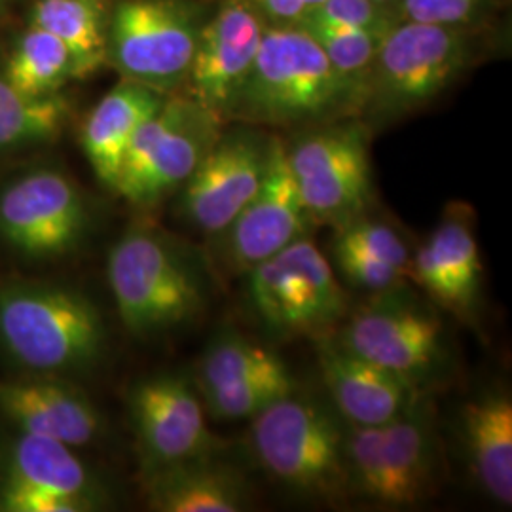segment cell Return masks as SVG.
<instances>
[{
	"label": "cell",
	"instance_id": "cell-16",
	"mask_svg": "<svg viewBox=\"0 0 512 512\" xmlns=\"http://www.w3.org/2000/svg\"><path fill=\"white\" fill-rule=\"evenodd\" d=\"M129 420L141 471L217 452L220 440L207 425L202 395L184 374L139 380L128 395Z\"/></svg>",
	"mask_w": 512,
	"mask_h": 512
},
{
	"label": "cell",
	"instance_id": "cell-13",
	"mask_svg": "<svg viewBox=\"0 0 512 512\" xmlns=\"http://www.w3.org/2000/svg\"><path fill=\"white\" fill-rule=\"evenodd\" d=\"M88 226L82 190L59 169H31L0 190V245L16 255H69L86 238Z\"/></svg>",
	"mask_w": 512,
	"mask_h": 512
},
{
	"label": "cell",
	"instance_id": "cell-30",
	"mask_svg": "<svg viewBox=\"0 0 512 512\" xmlns=\"http://www.w3.org/2000/svg\"><path fill=\"white\" fill-rule=\"evenodd\" d=\"M334 241L346 243L365 253L384 258L404 270L410 277V260L412 251L401 236V232L384 220L372 219L368 213L349 220L346 224L334 226Z\"/></svg>",
	"mask_w": 512,
	"mask_h": 512
},
{
	"label": "cell",
	"instance_id": "cell-8",
	"mask_svg": "<svg viewBox=\"0 0 512 512\" xmlns=\"http://www.w3.org/2000/svg\"><path fill=\"white\" fill-rule=\"evenodd\" d=\"M245 275L251 308L277 336L321 340L348 313V294L310 234Z\"/></svg>",
	"mask_w": 512,
	"mask_h": 512
},
{
	"label": "cell",
	"instance_id": "cell-35",
	"mask_svg": "<svg viewBox=\"0 0 512 512\" xmlns=\"http://www.w3.org/2000/svg\"><path fill=\"white\" fill-rule=\"evenodd\" d=\"M323 2H325V0H306V4L310 6V10L311 8H315V6H319V4H323Z\"/></svg>",
	"mask_w": 512,
	"mask_h": 512
},
{
	"label": "cell",
	"instance_id": "cell-26",
	"mask_svg": "<svg viewBox=\"0 0 512 512\" xmlns=\"http://www.w3.org/2000/svg\"><path fill=\"white\" fill-rule=\"evenodd\" d=\"M291 372L287 363L270 348L238 332L215 336L202 353L194 384L200 395L258 376Z\"/></svg>",
	"mask_w": 512,
	"mask_h": 512
},
{
	"label": "cell",
	"instance_id": "cell-32",
	"mask_svg": "<svg viewBox=\"0 0 512 512\" xmlns=\"http://www.w3.org/2000/svg\"><path fill=\"white\" fill-rule=\"evenodd\" d=\"M308 16L342 23L382 37L403 21L399 6H389L378 0H325L311 8Z\"/></svg>",
	"mask_w": 512,
	"mask_h": 512
},
{
	"label": "cell",
	"instance_id": "cell-11",
	"mask_svg": "<svg viewBox=\"0 0 512 512\" xmlns=\"http://www.w3.org/2000/svg\"><path fill=\"white\" fill-rule=\"evenodd\" d=\"M76 448L12 429L0 437V511L90 512L107 505Z\"/></svg>",
	"mask_w": 512,
	"mask_h": 512
},
{
	"label": "cell",
	"instance_id": "cell-1",
	"mask_svg": "<svg viewBox=\"0 0 512 512\" xmlns=\"http://www.w3.org/2000/svg\"><path fill=\"white\" fill-rule=\"evenodd\" d=\"M340 118H357L355 105L319 44L300 25H266L226 124L317 126Z\"/></svg>",
	"mask_w": 512,
	"mask_h": 512
},
{
	"label": "cell",
	"instance_id": "cell-21",
	"mask_svg": "<svg viewBox=\"0 0 512 512\" xmlns=\"http://www.w3.org/2000/svg\"><path fill=\"white\" fill-rule=\"evenodd\" d=\"M148 509L158 512H241L253 505L245 473L219 458V450L141 471Z\"/></svg>",
	"mask_w": 512,
	"mask_h": 512
},
{
	"label": "cell",
	"instance_id": "cell-33",
	"mask_svg": "<svg viewBox=\"0 0 512 512\" xmlns=\"http://www.w3.org/2000/svg\"><path fill=\"white\" fill-rule=\"evenodd\" d=\"M488 4L490 0H401L399 8L406 21L467 29Z\"/></svg>",
	"mask_w": 512,
	"mask_h": 512
},
{
	"label": "cell",
	"instance_id": "cell-36",
	"mask_svg": "<svg viewBox=\"0 0 512 512\" xmlns=\"http://www.w3.org/2000/svg\"><path fill=\"white\" fill-rule=\"evenodd\" d=\"M378 2H382V4H389V6H399V2H401V0H378Z\"/></svg>",
	"mask_w": 512,
	"mask_h": 512
},
{
	"label": "cell",
	"instance_id": "cell-29",
	"mask_svg": "<svg viewBox=\"0 0 512 512\" xmlns=\"http://www.w3.org/2000/svg\"><path fill=\"white\" fill-rule=\"evenodd\" d=\"M296 387L293 374L258 376L239 384L226 385L203 393L205 412L215 421L253 420L266 406L275 403Z\"/></svg>",
	"mask_w": 512,
	"mask_h": 512
},
{
	"label": "cell",
	"instance_id": "cell-20",
	"mask_svg": "<svg viewBox=\"0 0 512 512\" xmlns=\"http://www.w3.org/2000/svg\"><path fill=\"white\" fill-rule=\"evenodd\" d=\"M317 361L330 401L351 425H385L425 397L420 385L355 355L334 334L317 340Z\"/></svg>",
	"mask_w": 512,
	"mask_h": 512
},
{
	"label": "cell",
	"instance_id": "cell-14",
	"mask_svg": "<svg viewBox=\"0 0 512 512\" xmlns=\"http://www.w3.org/2000/svg\"><path fill=\"white\" fill-rule=\"evenodd\" d=\"M272 139L255 128L222 129L179 190L181 219L207 238L220 234L264 181Z\"/></svg>",
	"mask_w": 512,
	"mask_h": 512
},
{
	"label": "cell",
	"instance_id": "cell-15",
	"mask_svg": "<svg viewBox=\"0 0 512 512\" xmlns=\"http://www.w3.org/2000/svg\"><path fill=\"white\" fill-rule=\"evenodd\" d=\"M313 228L287 162L285 143L272 139L266 177L238 217L213 236V253L226 274H247Z\"/></svg>",
	"mask_w": 512,
	"mask_h": 512
},
{
	"label": "cell",
	"instance_id": "cell-25",
	"mask_svg": "<svg viewBox=\"0 0 512 512\" xmlns=\"http://www.w3.org/2000/svg\"><path fill=\"white\" fill-rule=\"evenodd\" d=\"M71 107L61 93L29 95L0 73V156L54 143L67 126Z\"/></svg>",
	"mask_w": 512,
	"mask_h": 512
},
{
	"label": "cell",
	"instance_id": "cell-7",
	"mask_svg": "<svg viewBox=\"0 0 512 512\" xmlns=\"http://www.w3.org/2000/svg\"><path fill=\"white\" fill-rule=\"evenodd\" d=\"M370 128L359 118H340L285 143L302 205L313 226H340L368 213L374 202Z\"/></svg>",
	"mask_w": 512,
	"mask_h": 512
},
{
	"label": "cell",
	"instance_id": "cell-4",
	"mask_svg": "<svg viewBox=\"0 0 512 512\" xmlns=\"http://www.w3.org/2000/svg\"><path fill=\"white\" fill-rule=\"evenodd\" d=\"M344 435V420L298 389L251 420L260 467L294 494L332 505L349 497Z\"/></svg>",
	"mask_w": 512,
	"mask_h": 512
},
{
	"label": "cell",
	"instance_id": "cell-27",
	"mask_svg": "<svg viewBox=\"0 0 512 512\" xmlns=\"http://www.w3.org/2000/svg\"><path fill=\"white\" fill-rule=\"evenodd\" d=\"M4 78L29 95H54L74 80L69 50L50 33L33 27L19 38L4 67Z\"/></svg>",
	"mask_w": 512,
	"mask_h": 512
},
{
	"label": "cell",
	"instance_id": "cell-18",
	"mask_svg": "<svg viewBox=\"0 0 512 512\" xmlns=\"http://www.w3.org/2000/svg\"><path fill=\"white\" fill-rule=\"evenodd\" d=\"M266 23L247 0H220L205 21L188 74V95L222 122L253 67Z\"/></svg>",
	"mask_w": 512,
	"mask_h": 512
},
{
	"label": "cell",
	"instance_id": "cell-6",
	"mask_svg": "<svg viewBox=\"0 0 512 512\" xmlns=\"http://www.w3.org/2000/svg\"><path fill=\"white\" fill-rule=\"evenodd\" d=\"M471 61L473 42L465 29L403 19L382 38L370 67L363 122L384 126L429 105Z\"/></svg>",
	"mask_w": 512,
	"mask_h": 512
},
{
	"label": "cell",
	"instance_id": "cell-10",
	"mask_svg": "<svg viewBox=\"0 0 512 512\" xmlns=\"http://www.w3.org/2000/svg\"><path fill=\"white\" fill-rule=\"evenodd\" d=\"M188 0H122L109 18L107 63L124 80L171 95L188 82L202 33Z\"/></svg>",
	"mask_w": 512,
	"mask_h": 512
},
{
	"label": "cell",
	"instance_id": "cell-2",
	"mask_svg": "<svg viewBox=\"0 0 512 512\" xmlns=\"http://www.w3.org/2000/svg\"><path fill=\"white\" fill-rule=\"evenodd\" d=\"M105 348L103 315L86 294L50 281L0 283V349L23 374L76 376Z\"/></svg>",
	"mask_w": 512,
	"mask_h": 512
},
{
	"label": "cell",
	"instance_id": "cell-24",
	"mask_svg": "<svg viewBox=\"0 0 512 512\" xmlns=\"http://www.w3.org/2000/svg\"><path fill=\"white\" fill-rule=\"evenodd\" d=\"M109 18L105 0H37L31 25L69 50L74 80H82L107 65Z\"/></svg>",
	"mask_w": 512,
	"mask_h": 512
},
{
	"label": "cell",
	"instance_id": "cell-9",
	"mask_svg": "<svg viewBox=\"0 0 512 512\" xmlns=\"http://www.w3.org/2000/svg\"><path fill=\"white\" fill-rule=\"evenodd\" d=\"M226 122L188 93H171L129 143L114 192L139 209H152L181 190Z\"/></svg>",
	"mask_w": 512,
	"mask_h": 512
},
{
	"label": "cell",
	"instance_id": "cell-19",
	"mask_svg": "<svg viewBox=\"0 0 512 512\" xmlns=\"http://www.w3.org/2000/svg\"><path fill=\"white\" fill-rule=\"evenodd\" d=\"M0 416L12 429L84 448L101 439L105 421L69 378L25 374L0 380Z\"/></svg>",
	"mask_w": 512,
	"mask_h": 512
},
{
	"label": "cell",
	"instance_id": "cell-31",
	"mask_svg": "<svg viewBox=\"0 0 512 512\" xmlns=\"http://www.w3.org/2000/svg\"><path fill=\"white\" fill-rule=\"evenodd\" d=\"M330 255L334 262L332 268L342 275L351 287L361 291L384 293L406 285V279H410L404 270L384 258L370 255L334 239L330 241Z\"/></svg>",
	"mask_w": 512,
	"mask_h": 512
},
{
	"label": "cell",
	"instance_id": "cell-22",
	"mask_svg": "<svg viewBox=\"0 0 512 512\" xmlns=\"http://www.w3.org/2000/svg\"><path fill=\"white\" fill-rule=\"evenodd\" d=\"M459 437L480 490L503 507L512 505V399L490 389L463 404Z\"/></svg>",
	"mask_w": 512,
	"mask_h": 512
},
{
	"label": "cell",
	"instance_id": "cell-5",
	"mask_svg": "<svg viewBox=\"0 0 512 512\" xmlns=\"http://www.w3.org/2000/svg\"><path fill=\"white\" fill-rule=\"evenodd\" d=\"M344 450L349 495L378 507H418L439 486V439L427 397L385 425L346 423Z\"/></svg>",
	"mask_w": 512,
	"mask_h": 512
},
{
	"label": "cell",
	"instance_id": "cell-17",
	"mask_svg": "<svg viewBox=\"0 0 512 512\" xmlns=\"http://www.w3.org/2000/svg\"><path fill=\"white\" fill-rule=\"evenodd\" d=\"M410 279L440 310L475 327L484 270L475 211L467 203H450L444 209L431 236L412 253Z\"/></svg>",
	"mask_w": 512,
	"mask_h": 512
},
{
	"label": "cell",
	"instance_id": "cell-12",
	"mask_svg": "<svg viewBox=\"0 0 512 512\" xmlns=\"http://www.w3.org/2000/svg\"><path fill=\"white\" fill-rule=\"evenodd\" d=\"M334 336L355 355L420 387L446 359L439 315L408 293L406 285L374 293Z\"/></svg>",
	"mask_w": 512,
	"mask_h": 512
},
{
	"label": "cell",
	"instance_id": "cell-23",
	"mask_svg": "<svg viewBox=\"0 0 512 512\" xmlns=\"http://www.w3.org/2000/svg\"><path fill=\"white\" fill-rule=\"evenodd\" d=\"M165 97L164 93L122 78L86 116L80 143L93 173L110 190L116 188L133 135L150 114L162 107Z\"/></svg>",
	"mask_w": 512,
	"mask_h": 512
},
{
	"label": "cell",
	"instance_id": "cell-34",
	"mask_svg": "<svg viewBox=\"0 0 512 512\" xmlns=\"http://www.w3.org/2000/svg\"><path fill=\"white\" fill-rule=\"evenodd\" d=\"M266 25H300L310 12L306 0H247Z\"/></svg>",
	"mask_w": 512,
	"mask_h": 512
},
{
	"label": "cell",
	"instance_id": "cell-28",
	"mask_svg": "<svg viewBox=\"0 0 512 512\" xmlns=\"http://www.w3.org/2000/svg\"><path fill=\"white\" fill-rule=\"evenodd\" d=\"M300 27L310 33L311 38L323 50V54L327 55L334 71L346 82L355 105V114L359 118L365 103L368 73L385 35L382 37L366 33L349 25L313 18L308 14L302 19Z\"/></svg>",
	"mask_w": 512,
	"mask_h": 512
},
{
	"label": "cell",
	"instance_id": "cell-3",
	"mask_svg": "<svg viewBox=\"0 0 512 512\" xmlns=\"http://www.w3.org/2000/svg\"><path fill=\"white\" fill-rule=\"evenodd\" d=\"M107 279L124 329L154 338L202 315L207 291L202 268L164 230L135 222L112 245Z\"/></svg>",
	"mask_w": 512,
	"mask_h": 512
}]
</instances>
